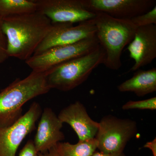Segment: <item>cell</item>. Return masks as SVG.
<instances>
[{
    "label": "cell",
    "instance_id": "obj_19",
    "mask_svg": "<svg viewBox=\"0 0 156 156\" xmlns=\"http://www.w3.org/2000/svg\"><path fill=\"white\" fill-rule=\"evenodd\" d=\"M2 18H0V63H3L9 58L7 53V40L3 33L1 25Z\"/></svg>",
    "mask_w": 156,
    "mask_h": 156
},
{
    "label": "cell",
    "instance_id": "obj_17",
    "mask_svg": "<svg viewBox=\"0 0 156 156\" xmlns=\"http://www.w3.org/2000/svg\"><path fill=\"white\" fill-rule=\"evenodd\" d=\"M124 110H150L156 109V97H154L143 100H130L122 106Z\"/></svg>",
    "mask_w": 156,
    "mask_h": 156
},
{
    "label": "cell",
    "instance_id": "obj_8",
    "mask_svg": "<svg viewBox=\"0 0 156 156\" xmlns=\"http://www.w3.org/2000/svg\"><path fill=\"white\" fill-rule=\"evenodd\" d=\"M37 11L50 20L53 24L86 22L95 17L83 6L81 0H35Z\"/></svg>",
    "mask_w": 156,
    "mask_h": 156
},
{
    "label": "cell",
    "instance_id": "obj_22",
    "mask_svg": "<svg viewBox=\"0 0 156 156\" xmlns=\"http://www.w3.org/2000/svg\"><path fill=\"white\" fill-rule=\"evenodd\" d=\"M144 147L150 150L153 156H156V138H154L151 141L147 142L144 146Z\"/></svg>",
    "mask_w": 156,
    "mask_h": 156
},
{
    "label": "cell",
    "instance_id": "obj_5",
    "mask_svg": "<svg viewBox=\"0 0 156 156\" xmlns=\"http://www.w3.org/2000/svg\"><path fill=\"white\" fill-rule=\"evenodd\" d=\"M137 128L134 120L112 115L103 117L98 122L95 137L97 149L104 153L124 152L128 141L137 132Z\"/></svg>",
    "mask_w": 156,
    "mask_h": 156
},
{
    "label": "cell",
    "instance_id": "obj_4",
    "mask_svg": "<svg viewBox=\"0 0 156 156\" xmlns=\"http://www.w3.org/2000/svg\"><path fill=\"white\" fill-rule=\"evenodd\" d=\"M105 57L99 45L88 54L57 66L46 72L48 86L63 92L74 89L87 80L93 70L103 64Z\"/></svg>",
    "mask_w": 156,
    "mask_h": 156
},
{
    "label": "cell",
    "instance_id": "obj_21",
    "mask_svg": "<svg viewBox=\"0 0 156 156\" xmlns=\"http://www.w3.org/2000/svg\"><path fill=\"white\" fill-rule=\"evenodd\" d=\"M38 156H64L61 147V142L44 153H39Z\"/></svg>",
    "mask_w": 156,
    "mask_h": 156
},
{
    "label": "cell",
    "instance_id": "obj_2",
    "mask_svg": "<svg viewBox=\"0 0 156 156\" xmlns=\"http://www.w3.org/2000/svg\"><path fill=\"white\" fill-rule=\"evenodd\" d=\"M92 19L95 36L105 54V67L117 70L122 65L123 50L134 38L137 27L131 20L117 19L103 13H95Z\"/></svg>",
    "mask_w": 156,
    "mask_h": 156
},
{
    "label": "cell",
    "instance_id": "obj_16",
    "mask_svg": "<svg viewBox=\"0 0 156 156\" xmlns=\"http://www.w3.org/2000/svg\"><path fill=\"white\" fill-rule=\"evenodd\" d=\"M61 147L64 156H92L97 149L95 138L79 140L77 143L61 142Z\"/></svg>",
    "mask_w": 156,
    "mask_h": 156
},
{
    "label": "cell",
    "instance_id": "obj_3",
    "mask_svg": "<svg viewBox=\"0 0 156 156\" xmlns=\"http://www.w3.org/2000/svg\"><path fill=\"white\" fill-rule=\"evenodd\" d=\"M50 89L46 73L32 71L22 80L16 79L0 92V127L13 125L22 115V107L26 103Z\"/></svg>",
    "mask_w": 156,
    "mask_h": 156
},
{
    "label": "cell",
    "instance_id": "obj_20",
    "mask_svg": "<svg viewBox=\"0 0 156 156\" xmlns=\"http://www.w3.org/2000/svg\"><path fill=\"white\" fill-rule=\"evenodd\" d=\"M34 140H30L20 152L19 156H38Z\"/></svg>",
    "mask_w": 156,
    "mask_h": 156
},
{
    "label": "cell",
    "instance_id": "obj_18",
    "mask_svg": "<svg viewBox=\"0 0 156 156\" xmlns=\"http://www.w3.org/2000/svg\"><path fill=\"white\" fill-rule=\"evenodd\" d=\"M131 20L137 27L156 25V6L150 11L136 16Z\"/></svg>",
    "mask_w": 156,
    "mask_h": 156
},
{
    "label": "cell",
    "instance_id": "obj_13",
    "mask_svg": "<svg viewBox=\"0 0 156 156\" xmlns=\"http://www.w3.org/2000/svg\"><path fill=\"white\" fill-rule=\"evenodd\" d=\"M62 123H67L77 134L79 140L95 138L98 122L89 116L87 109L80 101H76L62 109L58 115Z\"/></svg>",
    "mask_w": 156,
    "mask_h": 156
},
{
    "label": "cell",
    "instance_id": "obj_7",
    "mask_svg": "<svg viewBox=\"0 0 156 156\" xmlns=\"http://www.w3.org/2000/svg\"><path fill=\"white\" fill-rule=\"evenodd\" d=\"M42 112L40 104L34 102L28 111L13 125L0 127V156H16L23 140L34 130Z\"/></svg>",
    "mask_w": 156,
    "mask_h": 156
},
{
    "label": "cell",
    "instance_id": "obj_14",
    "mask_svg": "<svg viewBox=\"0 0 156 156\" xmlns=\"http://www.w3.org/2000/svg\"><path fill=\"white\" fill-rule=\"evenodd\" d=\"M120 92H133L143 97L156 91V68L147 70H137L134 75L117 87Z\"/></svg>",
    "mask_w": 156,
    "mask_h": 156
},
{
    "label": "cell",
    "instance_id": "obj_6",
    "mask_svg": "<svg viewBox=\"0 0 156 156\" xmlns=\"http://www.w3.org/2000/svg\"><path fill=\"white\" fill-rule=\"evenodd\" d=\"M99 45L96 36L71 44L50 48L41 54L33 55L25 61L36 73H46L66 62L88 54Z\"/></svg>",
    "mask_w": 156,
    "mask_h": 156
},
{
    "label": "cell",
    "instance_id": "obj_12",
    "mask_svg": "<svg viewBox=\"0 0 156 156\" xmlns=\"http://www.w3.org/2000/svg\"><path fill=\"white\" fill-rule=\"evenodd\" d=\"M63 124L52 109H44L34 140L38 153L47 151L64 140V134L61 131Z\"/></svg>",
    "mask_w": 156,
    "mask_h": 156
},
{
    "label": "cell",
    "instance_id": "obj_23",
    "mask_svg": "<svg viewBox=\"0 0 156 156\" xmlns=\"http://www.w3.org/2000/svg\"><path fill=\"white\" fill-rule=\"evenodd\" d=\"M92 156H126L124 152L113 153H104L100 151H95Z\"/></svg>",
    "mask_w": 156,
    "mask_h": 156
},
{
    "label": "cell",
    "instance_id": "obj_1",
    "mask_svg": "<svg viewBox=\"0 0 156 156\" xmlns=\"http://www.w3.org/2000/svg\"><path fill=\"white\" fill-rule=\"evenodd\" d=\"M2 29L7 40L9 57L26 61L34 55L52 27L50 19L36 11L3 17Z\"/></svg>",
    "mask_w": 156,
    "mask_h": 156
},
{
    "label": "cell",
    "instance_id": "obj_9",
    "mask_svg": "<svg viewBox=\"0 0 156 156\" xmlns=\"http://www.w3.org/2000/svg\"><path fill=\"white\" fill-rule=\"evenodd\" d=\"M95 32L96 27L92 20L75 26L71 23H52L48 34L33 55L41 54L54 47L77 43L95 35Z\"/></svg>",
    "mask_w": 156,
    "mask_h": 156
},
{
    "label": "cell",
    "instance_id": "obj_15",
    "mask_svg": "<svg viewBox=\"0 0 156 156\" xmlns=\"http://www.w3.org/2000/svg\"><path fill=\"white\" fill-rule=\"evenodd\" d=\"M37 11V4L30 0H0V18L30 14Z\"/></svg>",
    "mask_w": 156,
    "mask_h": 156
},
{
    "label": "cell",
    "instance_id": "obj_10",
    "mask_svg": "<svg viewBox=\"0 0 156 156\" xmlns=\"http://www.w3.org/2000/svg\"><path fill=\"white\" fill-rule=\"evenodd\" d=\"M83 6L93 13H103L117 19L131 20L150 11L156 0H81Z\"/></svg>",
    "mask_w": 156,
    "mask_h": 156
},
{
    "label": "cell",
    "instance_id": "obj_11",
    "mask_svg": "<svg viewBox=\"0 0 156 156\" xmlns=\"http://www.w3.org/2000/svg\"><path fill=\"white\" fill-rule=\"evenodd\" d=\"M127 50L134 61L129 72L136 71L152 63L156 58V25L137 27Z\"/></svg>",
    "mask_w": 156,
    "mask_h": 156
}]
</instances>
